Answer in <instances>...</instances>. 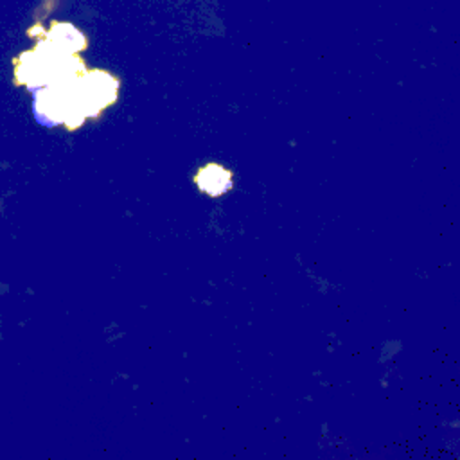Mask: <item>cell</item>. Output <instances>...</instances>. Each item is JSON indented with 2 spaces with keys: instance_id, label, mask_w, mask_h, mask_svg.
<instances>
[{
  "instance_id": "obj_1",
  "label": "cell",
  "mask_w": 460,
  "mask_h": 460,
  "mask_svg": "<svg viewBox=\"0 0 460 460\" xmlns=\"http://www.w3.org/2000/svg\"><path fill=\"white\" fill-rule=\"evenodd\" d=\"M27 34L36 40V45L13 58L16 86L38 90L86 70L79 54H72L49 40L40 23L31 27Z\"/></svg>"
},
{
  "instance_id": "obj_2",
  "label": "cell",
  "mask_w": 460,
  "mask_h": 460,
  "mask_svg": "<svg viewBox=\"0 0 460 460\" xmlns=\"http://www.w3.org/2000/svg\"><path fill=\"white\" fill-rule=\"evenodd\" d=\"M81 74L38 88L34 93L36 115L50 124H61L66 129L79 128L86 119Z\"/></svg>"
},
{
  "instance_id": "obj_3",
  "label": "cell",
  "mask_w": 460,
  "mask_h": 460,
  "mask_svg": "<svg viewBox=\"0 0 460 460\" xmlns=\"http://www.w3.org/2000/svg\"><path fill=\"white\" fill-rule=\"evenodd\" d=\"M232 181V172L223 169L221 165L208 164L199 172L196 174V183L199 185L201 190H205L210 196H219L223 194Z\"/></svg>"
}]
</instances>
